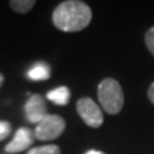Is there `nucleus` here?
<instances>
[{
    "label": "nucleus",
    "instance_id": "obj_13",
    "mask_svg": "<svg viewBox=\"0 0 154 154\" xmlns=\"http://www.w3.org/2000/svg\"><path fill=\"white\" fill-rule=\"evenodd\" d=\"M148 98L154 104V82L149 86V89H148Z\"/></svg>",
    "mask_w": 154,
    "mask_h": 154
},
{
    "label": "nucleus",
    "instance_id": "obj_15",
    "mask_svg": "<svg viewBox=\"0 0 154 154\" xmlns=\"http://www.w3.org/2000/svg\"><path fill=\"white\" fill-rule=\"evenodd\" d=\"M3 84H4V75L0 72V88L3 86Z\"/></svg>",
    "mask_w": 154,
    "mask_h": 154
},
{
    "label": "nucleus",
    "instance_id": "obj_2",
    "mask_svg": "<svg viewBox=\"0 0 154 154\" xmlns=\"http://www.w3.org/2000/svg\"><path fill=\"white\" fill-rule=\"evenodd\" d=\"M98 98L102 108L109 114H117L122 110L125 96L119 82L107 77L98 85Z\"/></svg>",
    "mask_w": 154,
    "mask_h": 154
},
{
    "label": "nucleus",
    "instance_id": "obj_11",
    "mask_svg": "<svg viewBox=\"0 0 154 154\" xmlns=\"http://www.w3.org/2000/svg\"><path fill=\"white\" fill-rule=\"evenodd\" d=\"M145 44L148 50L152 53V55L154 57V27H150L145 33Z\"/></svg>",
    "mask_w": 154,
    "mask_h": 154
},
{
    "label": "nucleus",
    "instance_id": "obj_4",
    "mask_svg": "<svg viewBox=\"0 0 154 154\" xmlns=\"http://www.w3.org/2000/svg\"><path fill=\"white\" fill-rule=\"evenodd\" d=\"M77 113L89 127L99 128L104 122L102 109L91 98H81L76 104Z\"/></svg>",
    "mask_w": 154,
    "mask_h": 154
},
{
    "label": "nucleus",
    "instance_id": "obj_1",
    "mask_svg": "<svg viewBox=\"0 0 154 154\" xmlns=\"http://www.w3.org/2000/svg\"><path fill=\"white\" fill-rule=\"evenodd\" d=\"M93 18L91 9L80 0H66L58 4L53 12V23L63 32H79L86 28Z\"/></svg>",
    "mask_w": 154,
    "mask_h": 154
},
{
    "label": "nucleus",
    "instance_id": "obj_10",
    "mask_svg": "<svg viewBox=\"0 0 154 154\" xmlns=\"http://www.w3.org/2000/svg\"><path fill=\"white\" fill-rule=\"evenodd\" d=\"M26 154H60V148L54 144H48V145L31 148Z\"/></svg>",
    "mask_w": 154,
    "mask_h": 154
},
{
    "label": "nucleus",
    "instance_id": "obj_6",
    "mask_svg": "<svg viewBox=\"0 0 154 154\" xmlns=\"http://www.w3.org/2000/svg\"><path fill=\"white\" fill-rule=\"evenodd\" d=\"M33 140H35V134H33L30 128L19 127L17 130L16 135H14V137L12 139V141L7 144L5 152L8 154L23 152V150H26V149L31 148V145L33 144Z\"/></svg>",
    "mask_w": 154,
    "mask_h": 154
},
{
    "label": "nucleus",
    "instance_id": "obj_12",
    "mask_svg": "<svg viewBox=\"0 0 154 154\" xmlns=\"http://www.w3.org/2000/svg\"><path fill=\"white\" fill-rule=\"evenodd\" d=\"M12 132V125L7 121H0V141L9 136Z\"/></svg>",
    "mask_w": 154,
    "mask_h": 154
},
{
    "label": "nucleus",
    "instance_id": "obj_5",
    "mask_svg": "<svg viewBox=\"0 0 154 154\" xmlns=\"http://www.w3.org/2000/svg\"><path fill=\"white\" fill-rule=\"evenodd\" d=\"M25 113L28 122L37 125L42 118H45L48 116L45 98H42L40 94L31 95L25 104Z\"/></svg>",
    "mask_w": 154,
    "mask_h": 154
},
{
    "label": "nucleus",
    "instance_id": "obj_14",
    "mask_svg": "<svg viewBox=\"0 0 154 154\" xmlns=\"http://www.w3.org/2000/svg\"><path fill=\"white\" fill-rule=\"evenodd\" d=\"M85 154H105V153H104V152H102V150H96V149H91V150L86 152Z\"/></svg>",
    "mask_w": 154,
    "mask_h": 154
},
{
    "label": "nucleus",
    "instance_id": "obj_3",
    "mask_svg": "<svg viewBox=\"0 0 154 154\" xmlns=\"http://www.w3.org/2000/svg\"><path fill=\"white\" fill-rule=\"evenodd\" d=\"M66 130V121L58 114H48L36 125L33 134L37 140L50 141L58 139Z\"/></svg>",
    "mask_w": 154,
    "mask_h": 154
},
{
    "label": "nucleus",
    "instance_id": "obj_7",
    "mask_svg": "<svg viewBox=\"0 0 154 154\" xmlns=\"http://www.w3.org/2000/svg\"><path fill=\"white\" fill-rule=\"evenodd\" d=\"M46 98L57 105H67L71 98V91L67 86H59L57 89L50 90L46 94Z\"/></svg>",
    "mask_w": 154,
    "mask_h": 154
},
{
    "label": "nucleus",
    "instance_id": "obj_9",
    "mask_svg": "<svg viewBox=\"0 0 154 154\" xmlns=\"http://www.w3.org/2000/svg\"><path fill=\"white\" fill-rule=\"evenodd\" d=\"M36 2L35 0H11L9 5L16 13L19 14H26L35 7Z\"/></svg>",
    "mask_w": 154,
    "mask_h": 154
},
{
    "label": "nucleus",
    "instance_id": "obj_8",
    "mask_svg": "<svg viewBox=\"0 0 154 154\" xmlns=\"http://www.w3.org/2000/svg\"><path fill=\"white\" fill-rule=\"evenodd\" d=\"M27 77L32 81H45L50 77V67L45 63H36L28 69Z\"/></svg>",
    "mask_w": 154,
    "mask_h": 154
}]
</instances>
